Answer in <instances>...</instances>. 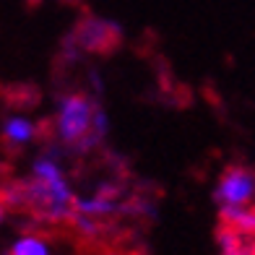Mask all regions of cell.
Returning <instances> with one entry per match:
<instances>
[{"instance_id": "obj_7", "label": "cell", "mask_w": 255, "mask_h": 255, "mask_svg": "<svg viewBox=\"0 0 255 255\" xmlns=\"http://www.w3.org/2000/svg\"><path fill=\"white\" fill-rule=\"evenodd\" d=\"M3 216H5V211H3V206H0V222H3Z\"/></svg>"}, {"instance_id": "obj_1", "label": "cell", "mask_w": 255, "mask_h": 255, "mask_svg": "<svg viewBox=\"0 0 255 255\" xmlns=\"http://www.w3.org/2000/svg\"><path fill=\"white\" fill-rule=\"evenodd\" d=\"M97 112L99 104L91 102L86 94H65L57 102V118H55L57 138L76 151L81 141L94 130Z\"/></svg>"}, {"instance_id": "obj_3", "label": "cell", "mask_w": 255, "mask_h": 255, "mask_svg": "<svg viewBox=\"0 0 255 255\" xmlns=\"http://www.w3.org/2000/svg\"><path fill=\"white\" fill-rule=\"evenodd\" d=\"M76 39L84 50H91V52H104L118 44L120 39V26L112 24V21H104V18H97V16H89L78 24L76 29Z\"/></svg>"}, {"instance_id": "obj_6", "label": "cell", "mask_w": 255, "mask_h": 255, "mask_svg": "<svg viewBox=\"0 0 255 255\" xmlns=\"http://www.w3.org/2000/svg\"><path fill=\"white\" fill-rule=\"evenodd\" d=\"M222 255H255V250H245V248H240V250H232V253H222Z\"/></svg>"}, {"instance_id": "obj_2", "label": "cell", "mask_w": 255, "mask_h": 255, "mask_svg": "<svg viewBox=\"0 0 255 255\" xmlns=\"http://www.w3.org/2000/svg\"><path fill=\"white\" fill-rule=\"evenodd\" d=\"M255 198V172L248 167L227 169L214 188V201L219 206H250Z\"/></svg>"}, {"instance_id": "obj_4", "label": "cell", "mask_w": 255, "mask_h": 255, "mask_svg": "<svg viewBox=\"0 0 255 255\" xmlns=\"http://www.w3.org/2000/svg\"><path fill=\"white\" fill-rule=\"evenodd\" d=\"M37 135V125H34L29 118H21V115H13L3 123V138L8 146L13 148H24L31 143V138Z\"/></svg>"}, {"instance_id": "obj_5", "label": "cell", "mask_w": 255, "mask_h": 255, "mask_svg": "<svg viewBox=\"0 0 255 255\" xmlns=\"http://www.w3.org/2000/svg\"><path fill=\"white\" fill-rule=\"evenodd\" d=\"M10 255H52V253H50V245L42 237H21L13 242Z\"/></svg>"}]
</instances>
